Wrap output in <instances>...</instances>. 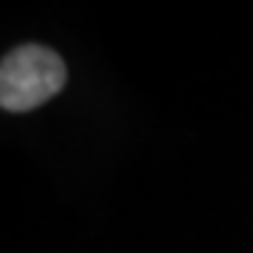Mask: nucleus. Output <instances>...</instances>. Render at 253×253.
<instances>
[{
	"label": "nucleus",
	"mask_w": 253,
	"mask_h": 253,
	"mask_svg": "<svg viewBox=\"0 0 253 253\" xmlns=\"http://www.w3.org/2000/svg\"><path fill=\"white\" fill-rule=\"evenodd\" d=\"M68 71L62 56L45 45H20L0 65V104L9 113H26L65 87Z\"/></svg>",
	"instance_id": "nucleus-1"
}]
</instances>
